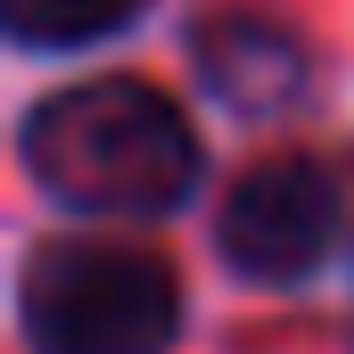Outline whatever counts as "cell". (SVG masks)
<instances>
[{"instance_id":"6da1fadb","label":"cell","mask_w":354,"mask_h":354,"mask_svg":"<svg viewBox=\"0 0 354 354\" xmlns=\"http://www.w3.org/2000/svg\"><path fill=\"white\" fill-rule=\"evenodd\" d=\"M25 165L50 198L91 214H149L198 181V132L157 83H75L25 115Z\"/></svg>"},{"instance_id":"7a4b0ae2","label":"cell","mask_w":354,"mask_h":354,"mask_svg":"<svg viewBox=\"0 0 354 354\" xmlns=\"http://www.w3.org/2000/svg\"><path fill=\"white\" fill-rule=\"evenodd\" d=\"M181 322V288L149 248L50 239L25 264V338L41 354H157Z\"/></svg>"},{"instance_id":"3957f363","label":"cell","mask_w":354,"mask_h":354,"mask_svg":"<svg viewBox=\"0 0 354 354\" xmlns=\"http://www.w3.org/2000/svg\"><path fill=\"white\" fill-rule=\"evenodd\" d=\"M346 231V189L322 157H264L223 198V256L248 280H297Z\"/></svg>"},{"instance_id":"277c9868","label":"cell","mask_w":354,"mask_h":354,"mask_svg":"<svg viewBox=\"0 0 354 354\" xmlns=\"http://www.w3.org/2000/svg\"><path fill=\"white\" fill-rule=\"evenodd\" d=\"M189 58H198L206 91H214L223 107H239V115L288 107L297 83H305V50H297L280 25H264V17H214V25H198Z\"/></svg>"},{"instance_id":"5b68a950","label":"cell","mask_w":354,"mask_h":354,"mask_svg":"<svg viewBox=\"0 0 354 354\" xmlns=\"http://www.w3.org/2000/svg\"><path fill=\"white\" fill-rule=\"evenodd\" d=\"M8 8V33H25V41H99V33H115V25H132L149 0H0Z\"/></svg>"}]
</instances>
